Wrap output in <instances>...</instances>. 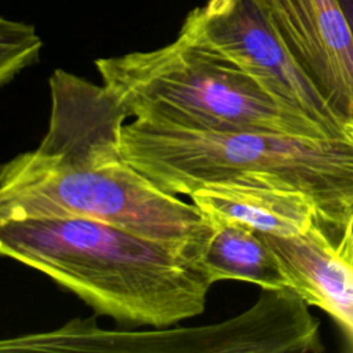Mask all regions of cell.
<instances>
[{
  "label": "cell",
  "mask_w": 353,
  "mask_h": 353,
  "mask_svg": "<svg viewBox=\"0 0 353 353\" xmlns=\"http://www.w3.org/2000/svg\"><path fill=\"white\" fill-rule=\"evenodd\" d=\"M40 145L0 171V222L87 218L204 251L214 226L193 203L157 188L121 153L128 119L112 92L57 69Z\"/></svg>",
  "instance_id": "6da1fadb"
},
{
  "label": "cell",
  "mask_w": 353,
  "mask_h": 353,
  "mask_svg": "<svg viewBox=\"0 0 353 353\" xmlns=\"http://www.w3.org/2000/svg\"><path fill=\"white\" fill-rule=\"evenodd\" d=\"M41 40L32 25L1 18L0 21V83L6 85L21 70L36 63Z\"/></svg>",
  "instance_id": "8fae6325"
},
{
  "label": "cell",
  "mask_w": 353,
  "mask_h": 353,
  "mask_svg": "<svg viewBox=\"0 0 353 353\" xmlns=\"http://www.w3.org/2000/svg\"><path fill=\"white\" fill-rule=\"evenodd\" d=\"M179 34L236 63L274 99L330 135L350 138L288 51L261 0H208L186 15Z\"/></svg>",
  "instance_id": "8992f818"
},
{
  "label": "cell",
  "mask_w": 353,
  "mask_h": 353,
  "mask_svg": "<svg viewBox=\"0 0 353 353\" xmlns=\"http://www.w3.org/2000/svg\"><path fill=\"white\" fill-rule=\"evenodd\" d=\"M190 199L211 221L234 222L273 236H298L319 223L313 200L294 189L215 182L194 190Z\"/></svg>",
  "instance_id": "9c48e42d"
},
{
  "label": "cell",
  "mask_w": 353,
  "mask_h": 353,
  "mask_svg": "<svg viewBox=\"0 0 353 353\" xmlns=\"http://www.w3.org/2000/svg\"><path fill=\"white\" fill-rule=\"evenodd\" d=\"M120 145L131 165L174 196L215 182L294 189L313 200L321 226L336 230L353 208V138L132 120L124 124Z\"/></svg>",
  "instance_id": "3957f363"
},
{
  "label": "cell",
  "mask_w": 353,
  "mask_h": 353,
  "mask_svg": "<svg viewBox=\"0 0 353 353\" xmlns=\"http://www.w3.org/2000/svg\"><path fill=\"white\" fill-rule=\"evenodd\" d=\"M211 222L214 230L201 262L212 283L240 280L262 290L290 288L281 263L262 233L234 222Z\"/></svg>",
  "instance_id": "30bf717a"
},
{
  "label": "cell",
  "mask_w": 353,
  "mask_h": 353,
  "mask_svg": "<svg viewBox=\"0 0 353 353\" xmlns=\"http://www.w3.org/2000/svg\"><path fill=\"white\" fill-rule=\"evenodd\" d=\"M288 51L353 138V33L339 0H261Z\"/></svg>",
  "instance_id": "52a82bcc"
},
{
  "label": "cell",
  "mask_w": 353,
  "mask_h": 353,
  "mask_svg": "<svg viewBox=\"0 0 353 353\" xmlns=\"http://www.w3.org/2000/svg\"><path fill=\"white\" fill-rule=\"evenodd\" d=\"M0 252L117 323L165 327L204 312L203 251L87 218L0 222Z\"/></svg>",
  "instance_id": "7a4b0ae2"
},
{
  "label": "cell",
  "mask_w": 353,
  "mask_h": 353,
  "mask_svg": "<svg viewBox=\"0 0 353 353\" xmlns=\"http://www.w3.org/2000/svg\"><path fill=\"white\" fill-rule=\"evenodd\" d=\"M319 321L309 305L292 290H263L258 302L228 321L185 330L183 343L197 352H323ZM183 330L109 331L92 319H74L63 327L26 334L0 343L3 352H167L171 342H182ZM174 346V350H175Z\"/></svg>",
  "instance_id": "5b68a950"
},
{
  "label": "cell",
  "mask_w": 353,
  "mask_h": 353,
  "mask_svg": "<svg viewBox=\"0 0 353 353\" xmlns=\"http://www.w3.org/2000/svg\"><path fill=\"white\" fill-rule=\"evenodd\" d=\"M292 288L309 306L331 316L353 352V272L336 256L320 223L298 236L262 233Z\"/></svg>",
  "instance_id": "ba28073f"
},
{
  "label": "cell",
  "mask_w": 353,
  "mask_h": 353,
  "mask_svg": "<svg viewBox=\"0 0 353 353\" xmlns=\"http://www.w3.org/2000/svg\"><path fill=\"white\" fill-rule=\"evenodd\" d=\"M339 232V239L336 243H334L336 256L353 272V208L347 214Z\"/></svg>",
  "instance_id": "7c38bea8"
},
{
  "label": "cell",
  "mask_w": 353,
  "mask_h": 353,
  "mask_svg": "<svg viewBox=\"0 0 353 353\" xmlns=\"http://www.w3.org/2000/svg\"><path fill=\"white\" fill-rule=\"evenodd\" d=\"M94 63L102 84L134 120L193 130L332 137L274 99L236 63L183 34L156 50Z\"/></svg>",
  "instance_id": "277c9868"
},
{
  "label": "cell",
  "mask_w": 353,
  "mask_h": 353,
  "mask_svg": "<svg viewBox=\"0 0 353 353\" xmlns=\"http://www.w3.org/2000/svg\"><path fill=\"white\" fill-rule=\"evenodd\" d=\"M339 3H341V7L346 15V19H347L352 33H353V0H339Z\"/></svg>",
  "instance_id": "4fadbf2b"
}]
</instances>
